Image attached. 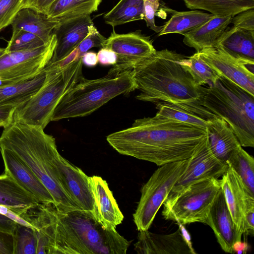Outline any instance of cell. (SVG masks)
Returning a JSON list of instances; mask_svg holds the SVG:
<instances>
[{"mask_svg": "<svg viewBox=\"0 0 254 254\" xmlns=\"http://www.w3.org/2000/svg\"><path fill=\"white\" fill-rule=\"evenodd\" d=\"M82 65L81 58L63 69L49 62L43 85L26 103L15 109L13 121L44 129L60 100L83 76Z\"/></svg>", "mask_w": 254, "mask_h": 254, "instance_id": "7", "label": "cell"}, {"mask_svg": "<svg viewBox=\"0 0 254 254\" xmlns=\"http://www.w3.org/2000/svg\"><path fill=\"white\" fill-rule=\"evenodd\" d=\"M13 254H36L37 239L34 229L19 223L12 234Z\"/></svg>", "mask_w": 254, "mask_h": 254, "instance_id": "34", "label": "cell"}, {"mask_svg": "<svg viewBox=\"0 0 254 254\" xmlns=\"http://www.w3.org/2000/svg\"><path fill=\"white\" fill-rule=\"evenodd\" d=\"M105 22L113 28L130 22L143 20V0H120L104 16Z\"/></svg>", "mask_w": 254, "mask_h": 254, "instance_id": "31", "label": "cell"}, {"mask_svg": "<svg viewBox=\"0 0 254 254\" xmlns=\"http://www.w3.org/2000/svg\"><path fill=\"white\" fill-rule=\"evenodd\" d=\"M228 168V164L219 160L212 153L207 136L193 155L182 175L170 190L163 205L168 204L189 186L211 178L218 179Z\"/></svg>", "mask_w": 254, "mask_h": 254, "instance_id": "11", "label": "cell"}, {"mask_svg": "<svg viewBox=\"0 0 254 254\" xmlns=\"http://www.w3.org/2000/svg\"><path fill=\"white\" fill-rule=\"evenodd\" d=\"M98 63L103 65H115L117 56L111 50L102 48L97 54Z\"/></svg>", "mask_w": 254, "mask_h": 254, "instance_id": "41", "label": "cell"}, {"mask_svg": "<svg viewBox=\"0 0 254 254\" xmlns=\"http://www.w3.org/2000/svg\"><path fill=\"white\" fill-rule=\"evenodd\" d=\"M56 36L40 47L5 53L0 57V85L22 82L37 75L51 61L56 45Z\"/></svg>", "mask_w": 254, "mask_h": 254, "instance_id": "10", "label": "cell"}, {"mask_svg": "<svg viewBox=\"0 0 254 254\" xmlns=\"http://www.w3.org/2000/svg\"><path fill=\"white\" fill-rule=\"evenodd\" d=\"M50 254H125L130 241L116 229H104L90 213L63 212L48 205Z\"/></svg>", "mask_w": 254, "mask_h": 254, "instance_id": "4", "label": "cell"}, {"mask_svg": "<svg viewBox=\"0 0 254 254\" xmlns=\"http://www.w3.org/2000/svg\"><path fill=\"white\" fill-rule=\"evenodd\" d=\"M59 20L48 17L29 8L21 9L11 23L13 30H22L34 34L46 42L51 38Z\"/></svg>", "mask_w": 254, "mask_h": 254, "instance_id": "26", "label": "cell"}, {"mask_svg": "<svg viewBox=\"0 0 254 254\" xmlns=\"http://www.w3.org/2000/svg\"><path fill=\"white\" fill-rule=\"evenodd\" d=\"M240 176L245 185L254 195V159L241 145L236 148L230 155L227 161Z\"/></svg>", "mask_w": 254, "mask_h": 254, "instance_id": "32", "label": "cell"}, {"mask_svg": "<svg viewBox=\"0 0 254 254\" xmlns=\"http://www.w3.org/2000/svg\"><path fill=\"white\" fill-rule=\"evenodd\" d=\"M191 9H202L220 16H232L254 8V0H183Z\"/></svg>", "mask_w": 254, "mask_h": 254, "instance_id": "30", "label": "cell"}, {"mask_svg": "<svg viewBox=\"0 0 254 254\" xmlns=\"http://www.w3.org/2000/svg\"><path fill=\"white\" fill-rule=\"evenodd\" d=\"M5 53V49L0 48V57L3 55Z\"/></svg>", "mask_w": 254, "mask_h": 254, "instance_id": "48", "label": "cell"}, {"mask_svg": "<svg viewBox=\"0 0 254 254\" xmlns=\"http://www.w3.org/2000/svg\"><path fill=\"white\" fill-rule=\"evenodd\" d=\"M221 189V181L214 178L187 188L168 204L163 205L162 216L183 225L204 223L209 210Z\"/></svg>", "mask_w": 254, "mask_h": 254, "instance_id": "9", "label": "cell"}, {"mask_svg": "<svg viewBox=\"0 0 254 254\" xmlns=\"http://www.w3.org/2000/svg\"><path fill=\"white\" fill-rule=\"evenodd\" d=\"M106 39L100 33L94 25L90 26L87 35L77 47L79 58L92 48H102Z\"/></svg>", "mask_w": 254, "mask_h": 254, "instance_id": "37", "label": "cell"}, {"mask_svg": "<svg viewBox=\"0 0 254 254\" xmlns=\"http://www.w3.org/2000/svg\"><path fill=\"white\" fill-rule=\"evenodd\" d=\"M4 173L10 175L23 189L41 203L55 202L51 193L30 169L11 151L0 147Z\"/></svg>", "mask_w": 254, "mask_h": 254, "instance_id": "19", "label": "cell"}, {"mask_svg": "<svg viewBox=\"0 0 254 254\" xmlns=\"http://www.w3.org/2000/svg\"><path fill=\"white\" fill-rule=\"evenodd\" d=\"M79 59L78 50L77 47H76L63 59L53 64H54L57 68L60 69H63L69 64Z\"/></svg>", "mask_w": 254, "mask_h": 254, "instance_id": "46", "label": "cell"}, {"mask_svg": "<svg viewBox=\"0 0 254 254\" xmlns=\"http://www.w3.org/2000/svg\"><path fill=\"white\" fill-rule=\"evenodd\" d=\"M197 52L220 75L254 96V64L244 63L218 48H206Z\"/></svg>", "mask_w": 254, "mask_h": 254, "instance_id": "13", "label": "cell"}, {"mask_svg": "<svg viewBox=\"0 0 254 254\" xmlns=\"http://www.w3.org/2000/svg\"><path fill=\"white\" fill-rule=\"evenodd\" d=\"M203 106L231 127L240 145L254 147V96L220 75L207 88Z\"/></svg>", "mask_w": 254, "mask_h": 254, "instance_id": "6", "label": "cell"}, {"mask_svg": "<svg viewBox=\"0 0 254 254\" xmlns=\"http://www.w3.org/2000/svg\"><path fill=\"white\" fill-rule=\"evenodd\" d=\"M58 168L63 185L68 195L79 209L92 215L94 198L88 183V176L61 154Z\"/></svg>", "mask_w": 254, "mask_h": 254, "instance_id": "16", "label": "cell"}, {"mask_svg": "<svg viewBox=\"0 0 254 254\" xmlns=\"http://www.w3.org/2000/svg\"><path fill=\"white\" fill-rule=\"evenodd\" d=\"M88 180L94 201L93 217L104 229H116L124 217L107 182L97 176Z\"/></svg>", "mask_w": 254, "mask_h": 254, "instance_id": "17", "label": "cell"}, {"mask_svg": "<svg viewBox=\"0 0 254 254\" xmlns=\"http://www.w3.org/2000/svg\"><path fill=\"white\" fill-rule=\"evenodd\" d=\"M0 147L11 151L30 169L51 193L58 210H80L63 185L55 139L41 127L13 121L2 131Z\"/></svg>", "mask_w": 254, "mask_h": 254, "instance_id": "2", "label": "cell"}, {"mask_svg": "<svg viewBox=\"0 0 254 254\" xmlns=\"http://www.w3.org/2000/svg\"><path fill=\"white\" fill-rule=\"evenodd\" d=\"M205 224L213 230L222 250L233 254V246L242 241V235L234 224L222 189L209 210Z\"/></svg>", "mask_w": 254, "mask_h": 254, "instance_id": "18", "label": "cell"}, {"mask_svg": "<svg viewBox=\"0 0 254 254\" xmlns=\"http://www.w3.org/2000/svg\"><path fill=\"white\" fill-rule=\"evenodd\" d=\"M0 254H13L12 234L0 231Z\"/></svg>", "mask_w": 254, "mask_h": 254, "instance_id": "42", "label": "cell"}, {"mask_svg": "<svg viewBox=\"0 0 254 254\" xmlns=\"http://www.w3.org/2000/svg\"><path fill=\"white\" fill-rule=\"evenodd\" d=\"M183 66L189 72L195 82L199 85H213L220 75L206 64L196 52L182 61Z\"/></svg>", "mask_w": 254, "mask_h": 254, "instance_id": "33", "label": "cell"}, {"mask_svg": "<svg viewBox=\"0 0 254 254\" xmlns=\"http://www.w3.org/2000/svg\"><path fill=\"white\" fill-rule=\"evenodd\" d=\"M232 17L213 15L199 27L185 34L184 43L196 52L215 47L218 40L231 23Z\"/></svg>", "mask_w": 254, "mask_h": 254, "instance_id": "24", "label": "cell"}, {"mask_svg": "<svg viewBox=\"0 0 254 254\" xmlns=\"http://www.w3.org/2000/svg\"><path fill=\"white\" fill-rule=\"evenodd\" d=\"M144 19L146 25L150 29L159 33L162 30L163 26H157L155 22V16L157 11L160 3L159 0H143Z\"/></svg>", "mask_w": 254, "mask_h": 254, "instance_id": "38", "label": "cell"}, {"mask_svg": "<svg viewBox=\"0 0 254 254\" xmlns=\"http://www.w3.org/2000/svg\"><path fill=\"white\" fill-rule=\"evenodd\" d=\"M83 64L88 67L96 66L98 63L97 55L93 52H87L81 57Z\"/></svg>", "mask_w": 254, "mask_h": 254, "instance_id": "47", "label": "cell"}, {"mask_svg": "<svg viewBox=\"0 0 254 254\" xmlns=\"http://www.w3.org/2000/svg\"><path fill=\"white\" fill-rule=\"evenodd\" d=\"M188 159L160 166L141 189V196L133 214L137 230H148L171 190L186 170Z\"/></svg>", "mask_w": 254, "mask_h": 254, "instance_id": "8", "label": "cell"}, {"mask_svg": "<svg viewBox=\"0 0 254 254\" xmlns=\"http://www.w3.org/2000/svg\"><path fill=\"white\" fill-rule=\"evenodd\" d=\"M235 27L254 31V8L243 11L232 17L231 23Z\"/></svg>", "mask_w": 254, "mask_h": 254, "instance_id": "39", "label": "cell"}, {"mask_svg": "<svg viewBox=\"0 0 254 254\" xmlns=\"http://www.w3.org/2000/svg\"><path fill=\"white\" fill-rule=\"evenodd\" d=\"M135 89L132 70L110 69L105 76L94 79L82 76L60 100L51 121L88 116L113 98Z\"/></svg>", "mask_w": 254, "mask_h": 254, "instance_id": "5", "label": "cell"}, {"mask_svg": "<svg viewBox=\"0 0 254 254\" xmlns=\"http://www.w3.org/2000/svg\"><path fill=\"white\" fill-rule=\"evenodd\" d=\"M172 16L163 25L158 36L177 33L184 35L185 34L199 27L214 15L198 10L177 11L170 9Z\"/></svg>", "mask_w": 254, "mask_h": 254, "instance_id": "29", "label": "cell"}, {"mask_svg": "<svg viewBox=\"0 0 254 254\" xmlns=\"http://www.w3.org/2000/svg\"><path fill=\"white\" fill-rule=\"evenodd\" d=\"M134 251L139 254H194L191 242L186 239L180 228L169 234L147 230L139 231Z\"/></svg>", "mask_w": 254, "mask_h": 254, "instance_id": "15", "label": "cell"}, {"mask_svg": "<svg viewBox=\"0 0 254 254\" xmlns=\"http://www.w3.org/2000/svg\"><path fill=\"white\" fill-rule=\"evenodd\" d=\"M156 115L206 128L217 116L202 105L158 102Z\"/></svg>", "mask_w": 254, "mask_h": 254, "instance_id": "22", "label": "cell"}, {"mask_svg": "<svg viewBox=\"0 0 254 254\" xmlns=\"http://www.w3.org/2000/svg\"><path fill=\"white\" fill-rule=\"evenodd\" d=\"M215 48L244 63L254 64V31L228 27L218 40Z\"/></svg>", "mask_w": 254, "mask_h": 254, "instance_id": "21", "label": "cell"}, {"mask_svg": "<svg viewBox=\"0 0 254 254\" xmlns=\"http://www.w3.org/2000/svg\"><path fill=\"white\" fill-rule=\"evenodd\" d=\"M55 0H25L23 8H29L46 15L47 10Z\"/></svg>", "mask_w": 254, "mask_h": 254, "instance_id": "40", "label": "cell"}, {"mask_svg": "<svg viewBox=\"0 0 254 254\" xmlns=\"http://www.w3.org/2000/svg\"><path fill=\"white\" fill-rule=\"evenodd\" d=\"M24 2L25 0H0V32L11 25Z\"/></svg>", "mask_w": 254, "mask_h": 254, "instance_id": "36", "label": "cell"}, {"mask_svg": "<svg viewBox=\"0 0 254 254\" xmlns=\"http://www.w3.org/2000/svg\"><path fill=\"white\" fill-rule=\"evenodd\" d=\"M254 207L248 209L244 215V234H253L254 231Z\"/></svg>", "mask_w": 254, "mask_h": 254, "instance_id": "45", "label": "cell"}, {"mask_svg": "<svg viewBox=\"0 0 254 254\" xmlns=\"http://www.w3.org/2000/svg\"><path fill=\"white\" fill-rule=\"evenodd\" d=\"M209 147L215 157L227 164L232 152L240 146L231 127L223 119L216 117L206 127Z\"/></svg>", "mask_w": 254, "mask_h": 254, "instance_id": "23", "label": "cell"}, {"mask_svg": "<svg viewBox=\"0 0 254 254\" xmlns=\"http://www.w3.org/2000/svg\"><path fill=\"white\" fill-rule=\"evenodd\" d=\"M186 57L168 49L156 51L133 69L140 92L137 99L153 103L203 105L207 88L198 85L183 66Z\"/></svg>", "mask_w": 254, "mask_h": 254, "instance_id": "3", "label": "cell"}, {"mask_svg": "<svg viewBox=\"0 0 254 254\" xmlns=\"http://www.w3.org/2000/svg\"><path fill=\"white\" fill-rule=\"evenodd\" d=\"M17 224L13 219L0 213V231L12 235Z\"/></svg>", "mask_w": 254, "mask_h": 254, "instance_id": "44", "label": "cell"}, {"mask_svg": "<svg viewBox=\"0 0 254 254\" xmlns=\"http://www.w3.org/2000/svg\"><path fill=\"white\" fill-rule=\"evenodd\" d=\"M40 203L8 174L0 175V205L20 216L27 208Z\"/></svg>", "mask_w": 254, "mask_h": 254, "instance_id": "25", "label": "cell"}, {"mask_svg": "<svg viewBox=\"0 0 254 254\" xmlns=\"http://www.w3.org/2000/svg\"><path fill=\"white\" fill-rule=\"evenodd\" d=\"M207 136L206 128L155 115L135 120L106 140L122 155L160 166L188 159Z\"/></svg>", "mask_w": 254, "mask_h": 254, "instance_id": "1", "label": "cell"}, {"mask_svg": "<svg viewBox=\"0 0 254 254\" xmlns=\"http://www.w3.org/2000/svg\"><path fill=\"white\" fill-rule=\"evenodd\" d=\"M16 108L13 106L0 105V127L4 128L12 122Z\"/></svg>", "mask_w": 254, "mask_h": 254, "instance_id": "43", "label": "cell"}, {"mask_svg": "<svg viewBox=\"0 0 254 254\" xmlns=\"http://www.w3.org/2000/svg\"><path fill=\"white\" fill-rule=\"evenodd\" d=\"M92 25L94 23L90 15L60 22L52 32L57 43L50 63L57 62L69 55L87 35Z\"/></svg>", "mask_w": 254, "mask_h": 254, "instance_id": "20", "label": "cell"}, {"mask_svg": "<svg viewBox=\"0 0 254 254\" xmlns=\"http://www.w3.org/2000/svg\"><path fill=\"white\" fill-rule=\"evenodd\" d=\"M102 48L116 54L117 64L110 69L119 72L132 70L156 51L150 37L143 34L140 30L118 34L113 29Z\"/></svg>", "mask_w": 254, "mask_h": 254, "instance_id": "12", "label": "cell"}, {"mask_svg": "<svg viewBox=\"0 0 254 254\" xmlns=\"http://www.w3.org/2000/svg\"><path fill=\"white\" fill-rule=\"evenodd\" d=\"M102 0H55L48 8V17L61 22L90 15L98 10Z\"/></svg>", "mask_w": 254, "mask_h": 254, "instance_id": "28", "label": "cell"}, {"mask_svg": "<svg viewBox=\"0 0 254 254\" xmlns=\"http://www.w3.org/2000/svg\"><path fill=\"white\" fill-rule=\"evenodd\" d=\"M46 77V67L28 80L0 85V105L16 108L26 103L42 86Z\"/></svg>", "mask_w": 254, "mask_h": 254, "instance_id": "27", "label": "cell"}, {"mask_svg": "<svg viewBox=\"0 0 254 254\" xmlns=\"http://www.w3.org/2000/svg\"><path fill=\"white\" fill-rule=\"evenodd\" d=\"M48 42L29 32L22 30H13L11 38L5 48V53L35 49Z\"/></svg>", "mask_w": 254, "mask_h": 254, "instance_id": "35", "label": "cell"}, {"mask_svg": "<svg viewBox=\"0 0 254 254\" xmlns=\"http://www.w3.org/2000/svg\"><path fill=\"white\" fill-rule=\"evenodd\" d=\"M220 181L221 189L234 224L239 233L243 235L244 215L248 209L254 207V195L229 165Z\"/></svg>", "mask_w": 254, "mask_h": 254, "instance_id": "14", "label": "cell"}]
</instances>
